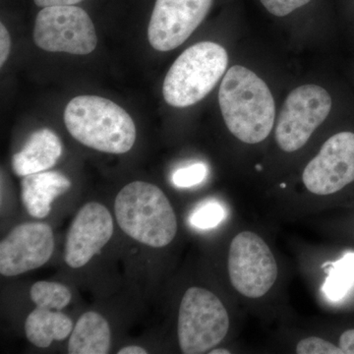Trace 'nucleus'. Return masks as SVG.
Returning a JSON list of instances; mask_svg holds the SVG:
<instances>
[{"instance_id":"obj_1","label":"nucleus","mask_w":354,"mask_h":354,"mask_svg":"<svg viewBox=\"0 0 354 354\" xmlns=\"http://www.w3.org/2000/svg\"><path fill=\"white\" fill-rule=\"evenodd\" d=\"M218 102L225 124L246 144L264 141L276 115L274 97L267 84L251 70L235 65L223 77Z\"/></svg>"},{"instance_id":"obj_2","label":"nucleus","mask_w":354,"mask_h":354,"mask_svg":"<svg viewBox=\"0 0 354 354\" xmlns=\"http://www.w3.org/2000/svg\"><path fill=\"white\" fill-rule=\"evenodd\" d=\"M64 123L71 136L100 152L125 153L136 141L131 116L111 100L79 95L68 102Z\"/></svg>"},{"instance_id":"obj_3","label":"nucleus","mask_w":354,"mask_h":354,"mask_svg":"<svg viewBox=\"0 0 354 354\" xmlns=\"http://www.w3.org/2000/svg\"><path fill=\"white\" fill-rule=\"evenodd\" d=\"M114 211L121 230L140 243L162 248L176 237V213L157 185L144 181L127 184L116 196Z\"/></svg>"},{"instance_id":"obj_4","label":"nucleus","mask_w":354,"mask_h":354,"mask_svg":"<svg viewBox=\"0 0 354 354\" xmlns=\"http://www.w3.org/2000/svg\"><path fill=\"white\" fill-rule=\"evenodd\" d=\"M227 50L221 44L202 41L184 50L171 65L162 85L165 102L187 108L204 99L225 73Z\"/></svg>"},{"instance_id":"obj_5","label":"nucleus","mask_w":354,"mask_h":354,"mask_svg":"<svg viewBox=\"0 0 354 354\" xmlns=\"http://www.w3.org/2000/svg\"><path fill=\"white\" fill-rule=\"evenodd\" d=\"M230 317L220 298L205 288H188L179 307L177 335L185 354L208 353L227 335Z\"/></svg>"},{"instance_id":"obj_6","label":"nucleus","mask_w":354,"mask_h":354,"mask_svg":"<svg viewBox=\"0 0 354 354\" xmlns=\"http://www.w3.org/2000/svg\"><path fill=\"white\" fill-rule=\"evenodd\" d=\"M35 44L50 53L87 55L97 44L94 23L75 6L44 7L35 21Z\"/></svg>"},{"instance_id":"obj_7","label":"nucleus","mask_w":354,"mask_h":354,"mask_svg":"<svg viewBox=\"0 0 354 354\" xmlns=\"http://www.w3.org/2000/svg\"><path fill=\"white\" fill-rule=\"evenodd\" d=\"M227 269L234 290L248 298L264 297L278 279L274 254L264 239L252 232H242L232 239Z\"/></svg>"},{"instance_id":"obj_8","label":"nucleus","mask_w":354,"mask_h":354,"mask_svg":"<svg viewBox=\"0 0 354 354\" xmlns=\"http://www.w3.org/2000/svg\"><path fill=\"white\" fill-rule=\"evenodd\" d=\"M332 109V99L317 85L300 86L286 97L279 116L276 140L286 153L297 152L308 142Z\"/></svg>"},{"instance_id":"obj_9","label":"nucleus","mask_w":354,"mask_h":354,"mask_svg":"<svg viewBox=\"0 0 354 354\" xmlns=\"http://www.w3.org/2000/svg\"><path fill=\"white\" fill-rule=\"evenodd\" d=\"M302 181L309 192L320 196L354 183V133L339 132L328 139L305 167Z\"/></svg>"},{"instance_id":"obj_10","label":"nucleus","mask_w":354,"mask_h":354,"mask_svg":"<svg viewBox=\"0 0 354 354\" xmlns=\"http://www.w3.org/2000/svg\"><path fill=\"white\" fill-rule=\"evenodd\" d=\"M213 0H157L148 27L151 46L158 51L178 48L199 27Z\"/></svg>"},{"instance_id":"obj_11","label":"nucleus","mask_w":354,"mask_h":354,"mask_svg":"<svg viewBox=\"0 0 354 354\" xmlns=\"http://www.w3.org/2000/svg\"><path fill=\"white\" fill-rule=\"evenodd\" d=\"M55 249L50 225L25 223L11 230L0 243V274L15 277L38 269L48 262Z\"/></svg>"},{"instance_id":"obj_12","label":"nucleus","mask_w":354,"mask_h":354,"mask_svg":"<svg viewBox=\"0 0 354 354\" xmlns=\"http://www.w3.org/2000/svg\"><path fill=\"white\" fill-rule=\"evenodd\" d=\"M113 234V220L109 209L100 203H87L77 213L67 232L65 263L73 269L87 265Z\"/></svg>"},{"instance_id":"obj_13","label":"nucleus","mask_w":354,"mask_h":354,"mask_svg":"<svg viewBox=\"0 0 354 354\" xmlns=\"http://www.w3.org/2000/svg\"><path fill=\"white\" fill-rule=\"evenodd\" d=\"M70 187L71 181L60 172H38L22 177L21 198L30 216L44 218L50 214L53 201Z\"/></svg>"},{"instance_id":"obj_14","label":"nucleus","mask_w":354,"mask_h":354,"mask_svg":"<svg viewBox=\"0 0 354 354\" xmlns=\"http://www.w3.org/2000/svg\"><path fill=\"white\" fill-rule=\"evenodd\" d=\"M62 144L53 130L44 128L32 133L20 152L13 156V171L16 176L46 171L55 167L62 157Z\"/></svg>"},{"instance_id":"obj_15","label":"nucleus","mask_w":354,"mask_h":354,"mask_svg":"<svg viewBox=\"0 0 354 354\" xmlns=\"http://www.w3.org/2000/svg\"><path fill=\"white\" fill-rule=\"evenodd\" d=\"M111 328L106 319L94 311L77 321L68 342L69 354H106L111 348Z\"/></svg>"},{"instance_id":"obj_16","label":"nucleus","mask_w":354,"mask_h":354,"mask_svg":"<svg viewBox=\"0 0 354 354\" xmlns=\"http://www.w3.org/2000/svg\"><path fill=\"white\" fill-rule=\"evenodd\" d=\"M73 330V322L62 310L36 307L26 319V337L35 346L46 348L53 342L64 341Z\"/></svg>"},{"instance_id":"obj_17","label":"nucleus","mask_w":354,"mask_h":354,"mask_svg":"<svg viewBox=\"0 0 354 354\" xmlns=\"http://www.w3.org/2000/svg\"><path fill=\"white\" fill-rule=\"evenodd\" d=\"M326 267L327 278L323 285V292L330 301H339L354 286V253H346L341 259Z\"/></svg>"},{"instance_id":"obj_18","label":"nucleus","mask_w":354,"mask_h":354,"mask_svg":"<svg viewBox=\"0 0 354 354\" xmlns=\"http://www.w3.org/2000/svg\"><path fill=\"white\" fill-rule=\"evenodd\" d=\"M30 297L36 307L62 310L71 301L72 295L67 286L55 281H38L32 286Z\"/></svg>"},{"instance_id":"obj_19","label":"nucleus","mask_w":354,"mask_h":354,"mask_svg":"<svg viewBox=\"0 0 354 354\" xmlns=\"http://www.w3.org/2000/svg\"><path fill=\"white\" fill-rule=\"evenodd\" d=\"M225 211L220 203L207 202L193 212L190 223L193 227L200 230H209L216 227L225 220Z\"/></svg>"},{"instance_id":"obj_20","label":"nucleus","mask_w":354,"mask_h":354,"mask_svg":"<svg viewBox=\"0 0 354 354\" xmlns=\"http://www.w3.org/2000/svg\"><path fill=\"white\" fill-rule=\"evenodd\" d=\"M208 167L202 162L177 169L172 176V183L177 187L188 188L200 184L206 178Z\"/></svg>"},{"instance_id":"obj_21","label":"nucleus","mask_w":354,"mask_h":354,"mask_svg":"<svg viewBox=\"0 0 354 354\" xmlns=\"http://www.w3.org/2000/svg\"><path fill=\"white\" fill-rule=\"evenodd\" d=\"M298 354H344L337 344L318 337H309L301 339L297 346Z\"/></svg>"},{"instance_id":"obj_22","label":"nucleus","mask_w":354,"mask_h":354,"mask_svg":"<svg viewBox=\"0 0 354 354\" xmlns=\"http://www.w3.org/2000/svg\"><path fill=\"white\" fill-rule=\"evenodd\" d=\"M311 0H261L265 8L272 15L283 17L300 7L306 6Z\"/></svg>"},{"instance_id":"obj_23","label":"nucleus","mask_w":354,"mask_h":354,"mask_svg":"<svg viewBox=\"0 0 354 354\" xmlns=\"http://www.w3.org/2000/svg\"><path fill=\"white\" fill-rule=\"evenodd\" d=\"M11 50V38L8 30L3 24L0 25V66H3Z\"/></svg>"},{"instance_id":"obj_24","label":"nucleus","mask_w":354,"mask_h":354,"mask_svg":"<svg viewBox=\"0 0 354 354\" xmlns=\"http://www.w3.org/2000/svg\"><path fill=\"white\" fill-rule=\"evenodd\" d=\"M337 346L344 351V354H354V328L344 330L339 335Z\"/></svg>"},{"instance_id":"obj_25","label":"nucleus","mask_w":354,"mask_h":354,"mask_svg":"<svg viewBox=\"0 0 354 354\" xmlns=\"http://www.w3.org/2000/svg\"><path fill=\"white\" fill-rule=\"evenodd\" d=\"M34 1L37 6L44 8V7L51 6H75L84 0H34Z\"/></svg>"},{"instance_id":"obj_26","label":"nucleus","mask_w":354,"mask_h":354,"mask_svg":"<svg viewBox=\"0 0 354 354\" xmlns=\"http://www.w3.org/2000/svg\"><path fill=\"white\" fill-rule=\"evenodd\" d=\"M118 354H147L148 351L145 348H140L137 346H125V348L120 349Z\"/></svg>"},{"instance_id":"obj_27","label":"nucleus","mask_w":354,"mask_h":354,"mask_svg":"<svg viewBox=\"0 0 354 354\" xmlns=\"http://www.w3.org/2000/svg\"><path fill=\"white\" fill-rule=\"evenodd\" d=\"M230 351H227V349H223V348H218V349H212L211 351H209V354H230Z\"/></svg>"}]
</instances>
